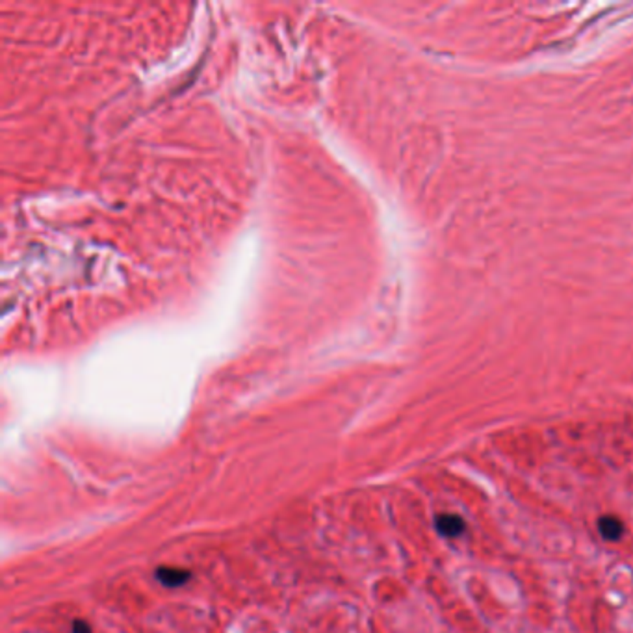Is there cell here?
Wrapping results in <instances>:
<instances>
[{
	"label": "cell",
	"mask_w": 633,
	"mask_h": 633,
	"mask_svg": "<svg viewBox=\"0 0 633 633\" xmlns=\"http://www.w3.org/2000/svg\"><path fill=\"white\" fill-rule=\"evenodd\" d=\"M73 633H91V626L82 618H77L73 622Z\"/></svg>",
	"instance_id": "277c9868"
},
{
	"label": "cell",
	"mask_w": 633,
	"mask_h": 633,
	"mask_svg": "<svg viewBox=\"0 0 633 633\" xmlns=\"http://www.w3.org/2000/svg\"><path fill=\"white\" fill-rule=\"evenodd\" d=\"M435 528L442 537H450L455 539L459 535L466 531V524L459 514H438L435 518Z\"/></svg>",
	"instance_id": "7a4b0ae2"
},
{
	"label": "cell",
	"mask_w": 633,
	"mask_h": 633,
	"mask_svg": "<svg viewBox=\"0 0 633 633\" xmlns=\"http://www.w3.org/2000/svg\"><path fill=\"white\" fill-rule=\"evenodd\" d=\"M155 576L164 587L175 589V587L186 585L192 580V572L186 568H177V566H158Z\"/></svg>",
	"instance_id": "6da1fadb"
},
{
	"label": "cell",
	"mask_w": 633,
	"mask_h": 633,
	"mask_svg": "<svg viewBox=\"0 0 633 633\" xmlns=\"http://www.w3.org/2000/svg\"><path fill=\"white\" fill-rule=\"evenodd\" d=\"M598 531H600L603 539L615 542V540H618L624 535V524L617 516L608 514V516L598 518Z\"/></svg>",
	"instance_id": "3957f363"
}]
</instances>
